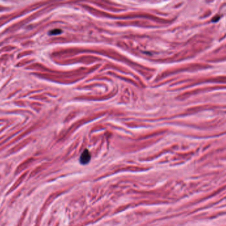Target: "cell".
I'll list each match as a JSON object with an SVG mask.
<instances>
[{"instance_id":"6da1fadb","label":"cell","mask_w":226,"mask_h":226,"mask_svg":"<svg viewBox=\"0 0 226 226\" xmlns=\"http://www.w3.org/2000/svg\"><path fill=\"white\" fill-rule=\"evenodd\" d=\"M91 159V155L88 150H85L80 157V163L83 164L88 163Z\"/></svg>"},{"instance_id":"7a4b0ae2","label":"cell","mask_w":226,"mask_h":226,"mask_svg":"<svg viewBox=\"0 0 226 226\" xmlns=\"http://www.w3.org/2000/svg\"><path fill=\"white\" fill-rule=\"evenodd\" d=\"M50 34L51 35H57V34H59L61 33V30L59 29H54L53 31H50Z\"/></svg>"}]
</instances>
